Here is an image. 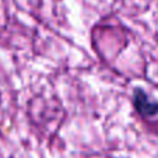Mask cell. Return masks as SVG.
<instances>
[{
    "label": "cell",
    "mask_w": 158,
    "mask_h": 158,
    "mask_svg": "<svg viewBox=\"0 0 158 158\" xmlns=\"http://www.w3.org/2000/svg\"><path fill=\"white\" fill-rule=\"evenodd\" d=\"M134 106L137 112L143 116H154L158 114V102H154L147 97V94L143 89L137 88L134 91Z\"/></svg>",
    "instance_id": "6da1fadb"
}]
</instances>
